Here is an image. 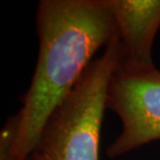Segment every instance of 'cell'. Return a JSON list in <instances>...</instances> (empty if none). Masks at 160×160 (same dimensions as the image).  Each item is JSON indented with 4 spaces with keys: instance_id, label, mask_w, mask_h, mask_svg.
<instances>
[{
    "instance_id": "cell-2",
    "label": "cell",
    "mask_w": 160,
    "mask_h": 160,
    "mask_svg": "<svg viewBox=\"0 0 160 160\" xmlns=\"http://www.w3.org/2000/svg\"><path fill=\"white\" fill-rule=\"evenodd\" d=\"M121 55L117 34L51 114L28 160H99L107 88Z\"/></svg>"
},
{
    "instance_id": "cell-3",
    "label": "cell",
    "mask_w": 160,
    "mask_h": 160,
    "mask_svg": "<svg viewBox=\"0 0 160 160\" xmlns=\"http://www.w3.org/2000/svg\"><path fill=\"white\" fill-rule=\"evenodd\" d=\"M106 107L120 118L121 133L107 148L109 158L121 157L160 139V71L118 68L107 88Z\"/></svg>"
},
{
    "instance_id": "cell-1",
    "label": "cell",
    "mask_w": 160,
    "mask_h": 160,
    "mask_svg": "<svg viewBox=\"0 0 160 160\" xmlns=\"http://www.w3.org/2000/svg\"><path fill=\"white\" fill-rule=\"evenodd\" d=\"M39 53L18 111L9 160H28L43 128L68 97L94 55L118 34L105 0H41L37 8Z\"/></svg>"
},
{
    "instance_id": "cell-4",
    "label": "cell",
    "mask_w": 160,
    "mask_h": 160,
    "mask_svg": "<svg viewBox=\"0 0 160 160\" xmlns=\"http://www.w3.org/2000/svg\"><path fill=\"white\" fill-rule=\"evenodd\" d=\"M121 43L120 69L155 68L152 49L160 28V0H105Z\"/></svg>"
},
{
    "instance_id": "cell-5",
    "label": "cell",
    "mask_w": 160,
    "mask_h": 160,
    "mask_svg": "<svg viewBox=\"0 0 160 160\" xmlns=\"http://www.w3.org/2000/svg\"><path fill=\"white\" fill-rule=\"evenodd\" d=\"M17 114L9 118L1 131L0 137V160H9L18 134Z\"/></svg>"
}]
</instances>
